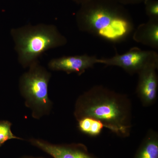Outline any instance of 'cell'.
<instances>
[{
	"label": "cell",
	"mask_w": 158,
	"mask_h": 158,
	"mask_svg": "<svg viewBox=\"0 0 158 158\" xmlns=\"http://www.w3.org/2000/svg\"><path fill=\"white\" fill-rule=\"evenodd\" d=\"M11 34L19 62L24 68L29 67L46 51L67 43L66 37L54 25H27L12 29Z\"/></svg>",
	"instance_id": "3957f363"
},
{
	"label": "cell",
	"mask_w": 158,
	"mask_h": 158,
	"mask_svg": "<svg viewBox=\"0 0 158 158\" xmlns=\"http://www.w3.org/2000/svg\"><path fill=\"white\" fill-rule=\"evenodd\" d=\"M122 5H138L144 2V0H116Z\"/></svg>",
	"instance_id": "5bb4252c"
},
{
	"label": "cell",
	"mask_w": 158,
	"mask_h": 158,
	"mask_svg": "<svg viewBox=\"0 0 158 158\" xmlns=\"http://www.w3.org/2000/svg\"><path fill=\"white\" fill-rule=\"evenodd\" d=\"M145 13L149 19L158 20V2L157 0H144Z\"/></svg>",
	"instance_id": "4fadbf2b"
},
{
	"label": "cell",
	"mask_w": 158,
	"mask_h": 158,
	"mask_svg": "<svg viewBox=\"0 0 158 158\" xmlns=\"http://www.w3.org/2000/svg\"><path fill=\"white\" fill-rule=\"evenodd\" d=\"M133 39L138 43L158 49V20H148L135 29Z\"/></svg>",
	"instance_id": "9c48e42d"
},
{
	"label": "cell",
	"mask_w": 158,
	"mask_h": 158,
	"mask_svg": "<svg viewBox=\"0 0 158 158\" xmlns=\"http://www.w3.org/2000/svg\"><path fill=\"white\" fill-rule=\"evenodd\" d=\"M77 120L91 117L120 138L129 137L132 127V105L127 95L102 85H95L81 94L75 104Z\"/></svg>",
	"instance_id": "6da1fadb"
},
{
	"label": "cell",
	"mask_w": 158,
	"mask_h": 158,
	"mask_svg": "<svg viewBox=\"0 0 158 158\" xmlns=\"http://www.w3.org/2000/svg\"><path fill=\"white\" fill-rule=\"evenodd\" d=\"M80 31L113 44L126 41L135 31L131 14L116 0H89L76 15Z\"/></svg>",
	"instance_id": "7a4b0ae2"
},
{
	"label": "cell",
	"mask_w": 158,
	"mask_h": 158,
	"mask_svg": "<svg viewBox=\"0 0 158 158\" xmlns=\"http://www.w3.org/2000/svg\"><path fill=\"white\" fill-rule=\"evenodd\" d=\"M158 55L155 51L138 73L136 92L142 106L149 107L155 103L157 98Z\"/></svg>",
	"instance_id": "5b68a950"
},
{
	"label": "cell",
	"mask_w": 158,
	"mask_h": 158,
	"mask_svg": "<svg viewBox=\"0 0 158 158\" xmlns=\"http://www.w3.org/2000/svg\"><path fill=\"white\" fill-rule=\"evenodd\" d=\"M29 68L19 79L20 92L25 100L26 106L32 111V117L39 119L49 115L52 107L48 94L51 74L38 60L32 63Z\"/></svg>",
	"instance_id": "277c9868"
},
{
	"label": "cell",
	"mask_w": 158,
	"mask_h": 158,
	"mask_svg": "<svg viewBox=\"0 0 158 158\" xmlns=\"http://www.w3.org/2000/svg\"><path fill=\"white\" fill-rule=\"evenodd\" d=\"M19 158H45L42 157H35L31 156H24L20 157Z\"/></svg>",
	"instance_id": "2e32d148"
},
{
	"label": "cell",
	"mask_w": 158,
	"mask_h": 158,
	"mask_svg": "<svg viewBox=\"0 0 158 158\" xmlns=\"http://www.w3.org/2000/svg\"><path fill=\"white\" fill-rule=\"evenodd\" d=\"M77 4H80V5H82V4H84V3L87 2L89 1V0H72Z\"/></svg>",
	"instance_id": "9a60e30c"
},
{
	"label": "cell",
	"mask_w": 158,
	"mask_h": 158,
	"mask_svg": "<svg viewBox=\"0 0 158 158\" xmlns=\"http://www.w3.org/2000/svg\"><path fill=\"white\" fill-rule=\"evenodd\" d=\"M97 63H101V59L95 56L84 54L51 59L48 67L52 71L65 72L67 74L75 73L80 76L88 69L93 68Z\"/></svg>",
	"instance_id": "ba28073f"
},
{
	"label": "cell",
	"mask_w": 158,
	"mask_h": 158,
	"mask_svg": "<svg viewBox=\"0 0 158 158\" xmlns=\"http://www.w3.org/2000/svg\"><path fill=\"white\" fill-rule=\"evenodd\" d=\"M154 51L142 50L133 47L124 54L119 55L116 50L114 56L102 58L101 63L108 66H116L122 68L131 75L138 74L150 58Z\"/></svg>",
	"instance_id": "8992f818"
},
{
	"label": "cell",
	"mask_w": 158,
	"mask_h": 158,
	"mask_svg": "<svg viewBox=\"0 0 158 158\" xmlns=\"http://www.w3.org/2000/svg\"><path fill=\"white\" fill-rule=\"evenodd\" d=\"M29 143L53 158H98L81 143L55 144L42 139L32 138Z\"/></svg>",
	"instance_id": "52a82bcc"
},
{
	"label": "cell",
	"mask_w": 158,
	"mask_h": 158,
	"mask_svg": "<svg viewBox=\"0 0 158 158\" xmlns=\"http://www.w3.org/2000/svg\"><path fill=\"white\" fill-rule=\"evenodd\" d=\"M77 121L79 131L90 137H96L99 135L105 128L101 122L91 117H83Z\"/></svg>",
	"instance_id": "8fae6325"
},
{
	"label": "cell",
	"mask_w": 158,
	"mask_h": 158,
	"mask_svg": "<svg viewBox=\"0 0 158 158\" xmlns=\"http://www.w3.org/2000/svg\"><path fill=\"white\" fill-rule=\"evenodd\" d=\"M134 158H158V133L149 130L143 138Z\"/></svg>",
	"instance_id": "30bf717a"
},
{
	"label": "cell",
	"mask_w": 158,
	"mask_h": 158,
	"mask_svg": "<svg viewBox=\"0 0 158 158\" xmlns=\"http://www.w3.org/2000/svg\"><path fill=\"white\" fill-rule=\"evenodd\" d=\"M12 123L7 120L0 121V147L11 139L23 140V138L14 135L11 131Z\"/></svg>",
	"instance_id": "7c38bea8"
}]
</instances>
